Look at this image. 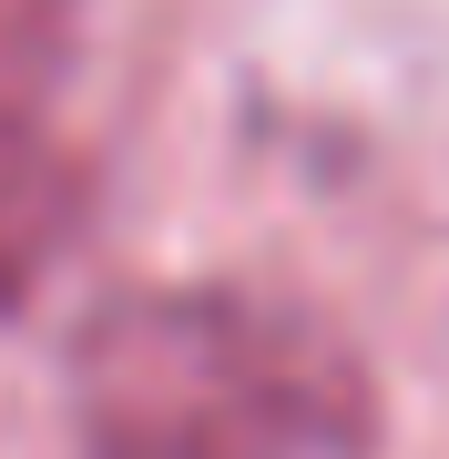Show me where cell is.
I'll list each match as a JSON object with an SVG mask.
<instances>
[{"mask_svg": "<svg viewBox=\"0 0 449 459\" xmlns=\"http://www.w3.org/2000/svg\"><path fill=\"white\" fill-rule=\"evenodd\" d=\"M72 429L92 459H367L378 377L266 286H134L72 337Z\"/></svg>", "mask_w": 449, "mask_h": 459, "instance_id": "cell-1", "label": "cell"}, {"mask_svg": "<svg viewBox=\"0 0 449 459\" xmlns=\"http://www.w3.org/2000/svg\"><path fill=\"white\" fill-rule=\"evenodd\" d=\"M92 0H0V102H31L72 62Z\"/></svg>", "mask_w": 449, "mask_h": 459, "instance_id": "cell-3", "label": "cell"}, {"mask_svg": "<svg viewBox=\"0 0 449 459\" xmlns=\"http://www.w3.org/2000/svg\"><path fill=\"white\" fill-rule=\"evenodd\" d=\"M92 225V164L51 133L31 102H0V316H21L41 276Z\"/></svg>", "mask_w": 449, "mask_h": 459, "instance_id": "cell-2", "label": "cell"}]
</instances>
